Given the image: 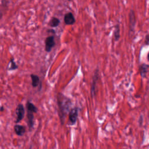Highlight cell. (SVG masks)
<instances>
[{"label":"cell","instance_id":"obj_1","mask_svg":"<svg viewBox=\"0 0 149 149\" xmlns=\"http://www.w3.org/2000/svg\"><path fill=\"white\" fill-rule=\"evenodd\" d=\"M57 104L58 107V115L61 124L64 123L66 115L69 113L72 106V101L70 98L63 94L59 93L57 95Z\"/></svg>","mask_w":149,"mask_h":149},{"label":"cell","instance_id":"obj_2","mask_svg":"<svg viewBox=\"0 0 149 149\" xmlns=\"http://www.w3.org/2000/svg\"><path fill=\"white\" fill-rule=\"evenodd\" d=\"M78 116V109L77 108L74 107L72 108L68 113V120L70 125H73L76 123V120Z\"/></svg>","mask_w":149,"mask_h":149},{"label":"cell","instance_id":"obj_3","mask_svg":"<svg viewBox=\"0 0 149 149\" xmlns=\"http://www.w3.org/2000/svg\"><path fill=\"white\" fill-rule=\"evenodd\" d=\"M99 78V73L98 70H96L94 73V75L93 78V81L91 83V94L93 97H94L97 93V81Z\"/></svg>","mask_w":149,"mask_h":149},{"label":"cell","instance_id":"obj_4","mask_svg":"<svg viewBox=\"0 0 149 149\" xmlns=\"http://www.w3.org/2000/svg\"><path fill=\"white\" fill-rule=\"evenodd\" d=\"M16 119L15 123H19L23 119L24 115V108L22 104H19V105H17L16 109Z\"/></svg>","mask_w":149,"mask_h":149},{"label":"cell","instance_id":"obj_5","mask_svg":"<svg viewBox=\"0 0 149 149\" xmlns=\"http://www.w3.org/2000/svg\"><path fill=\"white\" fill-rule=\"evenodd\" d=\"M55 44L54 37L52 36H49L46 38L45 41V50L47 52H49L52 48L54 47Z\"/></svg>","mask_w":149,"mask_h":149},{"label":"cell","instance_id":"obj_6","mask_svg":"<svg viewBox=\"0 0 149 149\" xmlns=\"http://www.w3.org/2000/svg\"><path fill=\"white\" fill-rule=\"evenodd\" d=\"M64 22L67 25H72L75 23L76 20L73 15L71 12H68L64 16Z\"/></svg>","mask_w":149,"mask_h":149},{"label":"cell","instance_id":"obj_7","mask_svg":"<svg viewBox=\"0 0 149 149\" xmlns=\"http://www.w3.org/2000/svg\"><path fill=\"white\" fill-rule=\"evenodd\" d=\"M27 124H28L29 130V131H31L33 129L34 125L33 113L27 111Z\"/></svg>","mask_w":149,"mask_h":149},{"label":"cell","instance_id":"obj_8","mask_svg":"<svg viewBox=\"0 0 149 149\" xmlns=\"http://www.w3.org/2000/svg\"><path fill=\"white\" fill-rule=\"evenodd\" d=\"M14 130L17 136H22L26 132V127L23 125H15L14 126Z\"/></svg>","mask_w":149,"mask_h":149},{"label":"cell","instance_id":"obj_9","mask_svg":"<svg viewBox=\"0 0 149 149\" xmlns=\"http://www.w3.org/2000/svg\"><path fill=\"white\" fill-rule=\"evenodd\" d=\"M136 23V17L134 12L133 10H131L129 13V29L130 31H133Z\"/></svg>","mask_w":149,"mask_h":149},{"label":"cell","instance_id":"obj_10","mask_svg":"<svg viewBox=\"0 0 149 149\" xmlns=\"http://www.w3.org/2000/svg\"><path fill=\"white\" fill-rule=\"evenodd\" d=\"M26 108L28 112H31L33 113H37L38 111L37 108L30 101H27L26 103Z\"/></svg>","mask_w":149,"mask_h":149},{"label":"cell","instance_id":"obj_11","mask_svg":"<svg viewBox=\"0 0 149 149\" xmlns=\"http://www.w3.org/2000/svg\"><path fill=\"white\" fill-rule=\"evenodd\" d=\"M31 85L33 87H38L40 83V78L37 75L31 74Z\"/></svg>","mask_w":149,"mask_h":149},{"label":"cell","instance_id":"obj_12","mask_svg":"<svg viewBox=\"0 0 149 149\" xmlns=\"http://www.w3.org/2000/svg\"><path fill=\"white\" fill-rule=\"evenodd\" d=\"M149 68V66L146 64H142L140 66V74L142 77H145L146 76V74L148 71V69Z\"/></svg>","mask_w":149,"mask_h":149},{"label":"cell","instance_id":"obj_13","mask_svg":"<svg viewBox=\"0 0 149 149\" xmlns=\"http://www.w3.org/2000/svg\"><path fill=\"white\" fill-rule=\"evenodd\" d=\"M17 68H18V66L16 64L14 59L11 58L9 62L8 66V70H13L17 69Z\"/></svg>","mask_w":149,"mask_h":149},{"label":"cell","instance_id":"obj_14","mask_svg":"<svg viewBox=\"0 0 149 149\" xmlns=\"http://www.w3.org/2000/svg\"><path fill=\"white\" fill-rule=\"evenodd\" d=\"M113 36L114 39L116 41H118L120 38V29L119 26L118 24H116L114 27V32H113Z\"/></svg>","mask_w":149,"mask_h":149},{"label":"cell","instance_id":"obj_15","mask_svg":"<svg viewBox=\"0 0 149 149\" xmlns=\"http://www.w3.org/2000/svg\"><path fill=\"white\" fill-rule=\"evenodd\" d=\"M60 23V20L55 17H53L49 21V26L52 27H57Z\"/></svg>","mask_w":149,"mask_h":149},{"label":"cell","instance_id":"obj_16","mask_svg":"<svg viewBox=\"0 0 149 149\" xmlns=\"http://www.w3.org/2000/svg\"><path fill=\"white\" fill-rule=\"evenodd\" d=\"M145 44L146 45H149V34H147L146 36V38H145Z\"/></svg>","mask_w":149,"mask_h":149},{"label":"cell","instance_id":"obj_17","mask_svg":"<svg viewBox=\"0 0 149 149\" xmlns=\"http://www.w3.org/2000/svg\"><path fill=\"white\" fill-rule=\"evenodd\" d=\"M4 111V108H3V107H0V111L2 112V111Z\"/></svg>","mask_w":149,"mask_h":149},{"label":"cell","instance_id":"obj_18","mask_svg":"<svg viewBox=\"0 0 149 149\" xmlns=\"http://www.w3.org/2000/svg\"><path fill=\"white\" fill-rule=\"evenodd\" d=\"M147 59H148V60L149 61V52L148 53V55H147Z\"/></svg>","mask_w":149,"mask_h":149},{"label":"cell","instance_id":"obj_19","mask_svg":"<svg viewBox=\"0 0 149 149\" xmlns=\"http://www.w3.org/2000/svg\"><path fill=\"white\" fill-rule=\"evenodd\" d=\"M123 149H127V148H123Z\"/></svg>","mask_w":149,"mask_h":149},{"label":"cell","instance_id":"obj_20","mask_svg":"<svg viewBox=\"0 0 149 149\" xmlns=\"http://www.w3.org/2000/svg\"><path fill=\"white\" fill-rule=\"evenodd\" d=\"M68 1H71V0H68Z\"/></svg>","mask_w":149,"mask_h":149}]
</instances>
